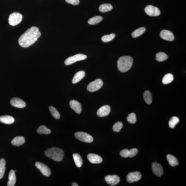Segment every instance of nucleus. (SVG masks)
Segmentation results:
<instances>
[{"mask_svg":"<svg viewBox=\"0 0 186 186\" xmlns=\"http://www.w3.org/2000/svg\"><path fill=\"white\" fill-rule=\"evenodd\" d=\"M41 35L38 28L35 26L31 27L20 37L19 40V44L24 48L28 47L34 44Z\"/></svg>","mask_w":186,"mask_h":186,"instance_id":"f257e3e1","label":"nucleus"},{"mask_svg":"<svg viewBox=\"0 0 186 186\" xmlns=\"http://www.w3.org/2000/svg\"><path fill=\"white\" fill-rule=\"evenodd\" d=\"M45 156L56 162H60L63 160L64 151L62 149L57 147L48 149L44 152Z\"/></svg>","mask_w":186,"mask_h":186,"instance_id":"f03ea898","label":"nucleus"},{"mask_svg":"<svg viewBox=\"0 0 186 186\" xmlns=\"http://www.w3.org/2000/svg\"><path fill=\"white\" fill-rule=\"evenodd\" d=\"M133 59L129 56H123L120 57L117 62L118 70L122 72H126L129 70L132 66Z\"/></svg>","mask_w":186,"mask_h":186,"instance_id":"7ed1b4c3","label":"nucleus"},{"mask_svg":"<svg viewBox=\"0 0 186 186\" xmlns=\"http://www.w3.org/2000/svg\"><path fill=\"white\" fill-rule=\"evenodd\" d=\"M75 137L81 142L90 143L93 142V136L83 132H77L74 134Z\"/></svg>","mask_w":186,"mask_h":186,"instance_id":"20e7f679","label":"nucleus"},{"mask_svg":"<svg viewBox=\"0 0 186 186\" xmlns=\"http://www.w3.org/2000/svg\"><path fill=\"white\" fill-rule=\"evenodd\" d=\"M23 19V16L20 13L14 12L10 15L9 21L10 25L14 26L17 25L20 23Z\"/></svg>","mask_w":186,"mask_h":186,"instance_id":"39448f33","label":"nucleus"},{"mask_svg":"<svg viewBox=\"0 0 186 186\" xmlns=\"http://www.w3.org/2000/svg\"><path fill=\"white\" fill-rule=\"evenodd\" d=\"M103 85V80L101 79H97L94 81L91 82L88 85L87 90L91 92H95L101 89Z\"/></svg>","mask_w":186,"mask_h":186,"instance_id":"423d86ee","label":"nucleus"},{"mask_svg":"<svg viewBox=\"0 0 186 186\" xmlns=\"http://www.w3.org/2000/svg\"><path fill=\"white\" fill-rule=\"evenodd\" d=\"M87 58V56L83 54H79L71 56L66 59L65 64L66 65L68 66L75 63L79 61L85 60Z\"/></svg>","mask_w":186,"mask_h":186,"instance_id":"0eeeda50","label":"nucleus"},{"mask_svg":"<svg viewBox=\"0 0 186 186\" xmlns=\"http://www.w3.org/2000/svg\"><path fill=\"white\" fill-rule=\"evenodd\" d=\"M36 167L40 171L43 175L48 177L51 175V171L49 168L46 164L42 163L37 162L35 164Z\"/></svg>","mask_w":186,"mask_h":186,"instance_id":"6e6552de","label":"nucleus"},{"mask_svg":"<svg viewBox=\"0 0 186 186\" xmlns=\"http://www.w3.org/2000/svg\"><path fill=\"white\" fill-rule=\"evenodd\" d=\"M144 11L148 15L150 16H159L161 14L158 8L151 5L146 6L145 8Z\"/></svg>","mask_w":186,"mask_h":186,"instance_id":"1a4fd4ad","label":"nucleus"},{"mask_svg":"<svg viewBox=\"0 0 186 186\" xmlns=\"http://www.w3.org/2000/svg\"><path fill=\"white\" fill-rule=\"evenodd\" d=\"M141 174L139 172H131L126 176V181L129 183H132L134 182L138 181L141 179Z\"/></svg>","mask_w":186,"mask_h":186,"instance_id":"9d476101","label":"nucleus"},{"mask_svg":"<svg viewBox=\"0 0 186 186\" xmlns=\"http://www.w3.org/2000/svg\"><path fill=\"white\" fill-rule=\"evenodd\" d=\"M105 179L107 183L111 186L116 185L120 181V177L116 175H107Z\"/></svg>","mask_w":186,"mask_h":186,"instance_id":"9b49d317","label":"nucleus"},{"mask_svg":"<svg viewBox=\"0 0 186 186\" xmlns=\"http://www.w3.org/2000/svg\"><path fill=\"white\" fill-rule=\"evenodd\" d=\"M160 36L161 38L164 40L173 41L174 39V34L171 31L167 30H163L160 33Z\"/></svg>","mask_w":186,"mask_h":186,"instance_id":"f8f14e48","label":"nucleus"},{"mask_svg":"<svg viewBox=\"0 0 186 186\" xmlns=\"http://www.w3.org/2000/svg\"><path fill=\"white\" fill-rule=\"evenodd\" d=\"M152 168L154 173L158 177H160L163 174V170L162 165L157 162L152 163Z\"/></svg>","mask_w":186,"mask_h":186,"instance_id":"ddd939ff","label":"nucleus"},{"mask_svg":"<svg viewBox=\"0 0 186 186\" xmlns=\"http://www.w3.org/2000/svg\"><path fill=\"white\" fill-rule=\"evenodd\" d=\"M111 111V108L109 105H105L100 108L97 112V115L100 117L108 116Z\"/></svg>","mask_w":186,"mask_h":186,"instance_id":"4468645a","label":"nucleus"},{"mask_svg":"<svg viewBox=\"0 0 186 186\" xmlns=\"http://www.w3.org/2000/svg\"><path fill=\"white\" fill-rule=\"evenodd\" d=\"M11 105L16 108H23L25 107L26 103L23 100L18 98H14L11 100Z\"/></svg>","mask_w":186,"mask_h":186,"instance_id":"2eb2a0df","label":"nucleus"},{"mask_svg":"<svg viewBox=\"0 0 186 186\" xmlns=\"http://www.w3.org/2000/svg\"><path fill=\"white\" fill-rule=\"evenodd\" d=\"M87 158L90 162L93 164H99L103 162V159L99 156L96 154H89L87 156Z\"/></svg>","mask_w":186,"mask_h":186,"instance_id":"dca6fc26","label":"nucleus"},{"mask_svg":"<svg viewBox=\"0 0 186 186\" xmlns=\"http://www.w3.org/2000/svg\"><path fill=\"white\" fill-rule=\"evenodd\" d=\"M70 108L77 114H80L82 110L81 105L77 100H71L70 101Z\"/></svg>","mask_w":186,"mask_h":186,"instance_id":"f3484780","label":"nucleus"},{"mask_svg":"<svg viewBox=\"0 0 186 186\" xmlns=\"http://www.w3.org/2000/svg\"><path fill=\"white\" fill-rule=\"evenodd\" d=\"M25 142V138L24 136H18L14 138L11 141L13 145L20 146L24 144Z\"/></svg>","mask_w":186,"mask_h":186,"instance_id":"a211bd4d","label":"nucleus"},{"mask_svg":"<svg viewBox=\"0 0 186 186\" xmlns=\"http://www.w3.org/2000/svg\"><path fill=\"white\" fill-rule=\"evenodd\" d=\"M14 118L13 116L8 115H4L0 116V122L4 124H10L14 123Z\"/></svg>","mask_w":186,"mask_h":186,"instance_id":"6ab92c4d","label":"nucleus"},{"mask_svg":"<svg viewBox=\"0 0 186 186\" xmlns=\"http://www.w3.org/2000/svg\"><path fill=\"white\" fill-rule=\"evenodd\" d=\"M85 72L83 71H80L77 72L74 75L72 80V83L75 84L78 83L85 77Z\"/></svg>","mask_w":186,"mask_h":186,"instance_id":"aec40b11","label":"nucleus"},{"mask_svg":"<svg viewBox=\"0 0 186 186\" xmlns=\"http://www.w3.org/2000/svg\"><path fill=\"white\" fill-rule=\"evenodd\" d=\"M9 181L7 183V186H14L16 183V177L15 171L11 170L10 172L9 176Z\"/></svg>","mask_w":186,"mask_h":186,"instance_id":"412c9836","label":"nucleus"},{"mask_svg":"<svg viewBox=\"0 0 186 186\" xmlns=\"http://www.w3.org/2000/svg\"><path fill=\"white\" fill-rule=\"evenodd\" d=\"M167 158L169 165L172 167H175L179 165V163L177 158L171 154H168Z\"/></svg>","mask_w":186,"mask_h":186,"instance_id":"4be33fe9","label":"nucleus"},{"mask_svg":"<svg viewBox=\"0 0 186 186\" xmlns=\"http://www.w3.org/2000/svg\"><path fill=\"white\" fill-rule=\"evenodd\" d=\"M73 157L75 165L77 167H80L83 165V160L81 156L78 154H74Z\"/></svg>","mask_w":186,"mask_h":186,"instance_id":"5701e85b","label":"nucleus"},{"mask_svg":"<svg viewBox=\"0 0 186 186\" xmlns=\"http://www.w3.org/2000/svg\"><path fill=\"white\" fill-rule=\"evenodd\" d=\"M143 97L146 103L148 105H150L152 102V94L149 90H146L143 94Z\"/></svg>","mask_w":186,"mask_h":186,"instance_id":"b1692460","label":"nucleus"},{"mask_svg":"<svg viewBox=\"0 0 186 186\" xmlns=\"http://www.w3.org/2000/svg\"><path fill=\"white\" fill-rule=\"evenodd\" d=\"M6 161L4 158L0 160V179H2L4 175L6 169Z\"/></svg>","mask_w":186,"mask_h":186,"instance_id":"393cba45","label":"nucleus"},{"mask_svg":"<svg viewBox=\"0 0 186 186\" xmlns=\"http://www.w3.org/2000/svg\"><path fill=\"white\" fill-rule=\"evenodd\" d=\"M113 9V6L109 4H102L99 7L100 12L104 13L111 11Z\"/></svg>","mask_w":186,"mask_h":186,"instance_id":"a878e982","label":"nucleus"},{"mask_svg":"<svg viewBox=\"0 0 186 186\" xmlns=\"http://www.w3.org/2000/svg\"><path fill=\"white\" fill-rule=\"evenodd\" d=\"M37 132L39 134L48 135L50 134L51 130L46 127V126L42 125L38 128Z\"/></svg>","mask_w":186,"mask_h":186,"instance_id":"bb28decb","label":"nucleus"},{"mask_svg":"<svg viewBox=\"0 0 186 186\" xmlns=\"http://www.w3.org/2000/svg\"><path fill=\"white\" fill-rule=\"evenodd\" d=\"M173 79V75L172 74L167 73L163 77L162 82L164 84H168L171 83Z\"/></svg>","mask_w":186,"mask_h":186,"instance_id":"cd10ccee","label":"nucleus"},{"mask_svg":"<svg viewBox=\"0 0 186 186\" xmlns=\"http://www.w3.org/2000/svg\"><path fill=\"white\" fill-rule=\"evenodd\" d=\"M146 30L145 27H142L139 28L134 31L131 34L132 36L134 38H136L142 35Z\"/></svg>","mask_w":186,"mask_h":186,"instance_id":"c85d7f7f","label":"nucleus"},{"mask_svg":"<svg viewBox=\"0 0 186 186\" xmlns=\"http://www.w3.org/2000/svg\"><path fill=\"white\" fill-rule=\"evenodd\" d=\"M168 58V56L164 52H159L156 55V59L158 62H163L167 60Z\"/></svg>","mask_w":186,"mask_h":186,"instance_id":"c756f323","label":"nucleus"},{"mask_svg":"<svg viewBox=\"0 0 186 186\" xmlns=\"http://www.w3.org/2000/svg\"><path fill=\"white\" fill-rule=\"evenodd\" d=\"M103 18L101 16H96L94 17L91 18L89 20L88 23L91 25H94V24H98L102 21H103Z\"/></svg>","mask_w":186,"mask_h":186,"instance_id":"7c9ffc66","label":"nucleus"},{"mask_svg":"<svg viewBox=\"0 0 186 186\" xmlns=\"http://www.w3.org/2000/svg\"><path fill=\"white\" fill-rule=\"evenodd\" d=\"M179 122V118L176 116H174L171 118L169 120V127L171 129L175 128L176 125Z\"/></svg>","mask_w":186,"mask_h":186,"instance_id":"2f4dec72","label":"nucleus"},{"mask_svg":"<svg viewBox=\"0 0 186 186\" xmlns=\"http://www.w3.org/2000/svg\"><path fill=\"white\" fill-rule=\"evenodd\" d=\"M49 109L52 116L56 119H58L60 118V115L58 111L55 108L52 106L49 107Z\"/></svg>","mask_w":186,"mask_h":186,"instance_id":"473e14b6","label":"nucleus"},{"mask_svg":"<svg viewBox=\"0 0 186 186\" xmlns=\"http://www.w3.org/2000/svg\"><path fill=\"white\" fill-rule=\"evenodd\" d=\"M116 35L114 33L110 34V35L106 34L103 36L101 38V40L104 42H108L113 40L115 37Z\"/></svg>","mask_w":186,"mask_h":186,"instance_id":"72a5a7b5","label":"nucleus"},{"mask_svg":"<svg viewBox=\"0 0 186 186\" xmlns=\"http://www.w3.org/2000/svg\"><path fill=\"white\" fill-rule=\"evenodd\" d=\"M123 126V124L121 122L118 121L113 125V129L115 132H119Z\"/></svg>","mask_w":186,"mask_h":186,"instance_id":"f704fd0d","label":"nucleus"},{"mask_svg":"<svg viewBox=\"0 0 186 186\" xmlns=\"http://www.w3.org/2000/svg\"><path fill=\"white\" fill-rule=\"evenodd\" d=\"M127 120L131 124H134L136 122V115L134 113H131L128 115L126 118Z\"/></svg>","mask_w":186,"mask_h":186,"instance_id":"c9c22d12","label":"nucleus"},{"mask_svg":"<svg viewBox=\"0 0 186 186\" xmlns=\"http://www.w3.org/2000/svg\"><path fill=\"white\" fill-rule=\"evenodd\" d=\"M138 152V150L136 148H133L129 150V157L132 158L135 156Z\"/></svg>","mask_w":186,"mask_h":186,"instance_id":"e433bc0d","label":"nucleus"},{"mask_svg":"<svg viewBox=\"0 0 186 186\" xmlns=\"http://www.w3.org/2000/svg\"><path fill=\"white\" fill-rule=\"evenodd\" d=\"M120 154L121 157L124 158H127L129 157V150L128 149L123 150L120 151Z\"/></svg>","mask_w":186,"mask_h":186,"instance_id":"4c0bfd02","label":"nucleus"},{"mask_svg":"<svg viewBox=\"0 0 186 186\" xmlns=\"http://www.w3.org/2000/svg\"><path fill=\"white\" fill-rule=\"evenodd\" d=\"M66 2L73 5H77L79 4V0H65Z\"/></svg>","mask_w":186,"mask_h":186,"instance_id":"58836bf2","label":"nucleus"},{"mask_svg":"<svg viewBox=\"0 0 186 186\" xmlns=\"http://www.w3.org/2000/svg\"><path fill=\"white\" fill-rule=\"evenodd\" d=\"M72 186H78V184L77 183H76L73 182L72 184Z\"/></svg>","mask_w":186,"mask_h":186,"instance_id":"ea45409f","label":"nucleus"},{"mask_svg":"<svg viewBox=\"0 0 186 186\" xmlns=\"http://www.w3.org/2000/svg\"><path fill=\"white\" fill-rule=\"evenodd\" d=\"M155 162H157V161H155Z\"/></svg>","mask_w":186,"mask_h":186,"instance_id":"a19ab883","label":"nucleus"},{"mask_svg":"<svg viewBox=\"0 0 186 186\" xmlns=\"http://www.w3.org/2000/svg\"><path fill=\"white\" fill-rule=\"evenodd\" d=\"M44 152H45V151H44Z\"/></svg>","mask_w":186,"mask_h":186,"instance_id":"79ce46f5","label":"nucleus"},{"mask_svg":"<svg viewBox=\"0 0 186 186\" xmlns=\"http://www.w3.org/2000/svg\"><path fill=\"white\" fill-rule=\"evenodd\" d=\"M15 172H16V170H15Z\"/></svg>","mask_w":186,"mask_h":186,"instance_id":"37998d69","label":"nucleus"}]
</instances>
